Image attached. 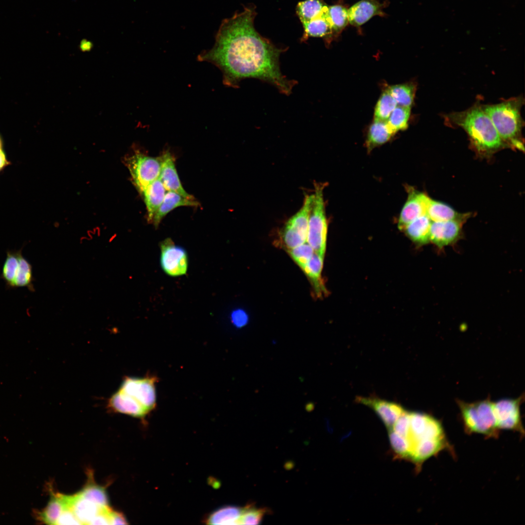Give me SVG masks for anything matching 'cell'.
I'll return each instance as SVG.
<instances>
[{"mask_svg": "<svg viewBox=\"0 0 525 525\" xmlns=\"http://www.w3.org/2000/svg\"><path fill=\"white\" fill-rule=\"evenodd\" d=\"M348 10L338 4L328 6L326 16L332 27L333 36L340 33L349 23Z\"/></svg>", "mask_w": 525, "mask_h": 525, "instance_id": "f546056e", "label": "cell"}, {"mask_svg": "<svg viewBox=\"0 0 525 525\" xmlns=\"http://www.w3.org/2000/svg\"><path fill=\"white\" fill-rule=\"evenodd\" d=\"M432 221L426 214L409 223L403 229L414 242L423 245L430 241V229Z\"/></svg>", "mask_w": 525, "mask_h": 525, "instance_id": "603a6c76", "label": "cell"}, {"mask_svg": "<svg viewBox=\"0 0 525 525\" xmlns=\"http://www.w3.org/2000/svg\"><path fill=\"white\" fill-rule=\"evenodd\" d=\"M64 495L67 505L82 525H89L93 518L105 508L99 506L79 493L70 496Z\"/></svg>", "mask_w": 525, "mask_h": 525, "instance_id": "ac0fdd59", "label": "cell"}, {"mask_svg": "<svg viewBox=\"0 0 525 525\" xmlns=\"http://www.w3.org/2000/svg\"><path fill=\"white\" fill-rule=\"evenodd\" d=\"M327 8L321 15L302 23L304 31L301 41H305L311 37H315L323 38L327 44L330 43L332 39L333 34L326 16Z\"/></svg>", "mask_w": 525, "mask_h": 525, "instance_id": "ffe728a7", "label": "cell"}, {"mask_svg": "<svg viewBox=\"0 0 525 525\" xmlns=\"http://www.w3.org/2000/svg\"><path fill=\"white\" fill-rule=\"evenodd\" d=\"M397 104L387 89L383 92L375 107V120L386 121Z\"/></svg>", "mask_w": 525, "mask_h": 525, "instance_id": "836d02e7", "label": "cell"}, {"mask_svg": "<svg viewBox=\"0 0 525 525\" xmlns=\"http://www.w3.org/2000/svg\"><path fill=\"white\" fill-rule=\"evenodd\" d=\"M410 112L411 107L401 105H397L391 112L386 122L395 134L407 128Z\"/></svg>", "mask_w": 525, "mask_h": 525, "instance_id": "d6a6232c", "label": "cell"}, {"mask_svg": "<svg viewBox=\"0 0 525 525\" xmlns=\"http://www.w3.org/2000/svg\"><path fill=\"white\" fill-rule=\"evenodd\" d=\"M524 395L516 399H503L493 402V409L498 429L516 431L524 433L520 405Z\"/></svg>", "mask_w": 525, "mask_h": 525, "instance_id": "8fae6325", "label": "cell"}, {"mask_svg": "<svg viewBox=\"0 0 525 525\" xmlns=\"http://www.w3.org/2000/svg\"><path fill=\"white\" fill-rule=\"evenodd\" d=\"M463 221H432L430 241L439 249L454 243L460 236Z\"/></svg>", "mask_w": 525, "mask_h": 525, "instance_id": "7c38bea8", "label": "cell"}, {"mask_svg": "<svg viewBox=\"0 0 525 525\" xmlns=\"http://www.w3.org/2000/svg\"><path fill=\"white\" fill-rule=\"evenodd\" d=\"M199 202L196 199L186 198L181 195L173 192L167 191L164 200L156 212L152 223L157 228L162 219L171 211L181 206L198 207Z\"/></svg>", "mask_w": 525, "mask_h": 525, "instance_id": "7402d4cb", "label": "cell"}, {"mask_svg": "<svg viewBox=\"0 0 525 525\" xmlns=\"http://www.w3.org/2000/svg\"><path fill=\"white\" fill-rule=\"evenodd\" d=\"M314 194L306 195L300 209L285 223L280 236L288 250L307 242L309 213Z\"/></svg>", "mask_w": 525, "mask_h": 525, "instance_id": "ba28073f", "label": "cell"}, {"mask_svg": "<svg viewBox=\"0 0 525 525\" xmlns=\"http://www.w3.org/2000/svg\"><path fill=\"white\" fill-rule=\"evenodd\" d=\"M231 320L236 327H241L245 325L247 318L243 311L236 310L231 314Z\"/></svg>", "mask_w": 525, "mask_h": 525, "instance_id": "b9f144b4", "label": "cell"}, {"mask_svg": "<svg viewBox=\"0 0 525 525\" xmlns=\"http://www.w3.org/2000/svg\"><path fill=\"white\" fill-rule=\"evenodd\" d=\"M167 192L158 178L149 184L141 192L147 209L149 222L152 223L154 217L162 204Z\"/></svg>", "mask_w": 525, "mask_h": 525, "instance_id": "44dd1931", "label": "cell"}, {"mask_svg": "<svg viewBox=\"0 0 525 525\" xmlns=\"http://www.w3.org/2000/svg\"><path fill=\"white\" fill-rule=\"evenodd\" d=\"M389 438L391 445L396 454L402 457L408 458L410 447L407 439L391 430H389Z\"/></svg>", "mask_w": 525, "mask_h": 525, "instance_id": "74e56055", "label": "cell"}, {"mask_svg": "<svg viewBox=\"0 0 525 525\" xmlns=\"http://www.w3.org/2000/svg\"><path fill=\"white\" fill-rule=\"evenodd\" d=\"M308 220L307 242L314 252L324 258L326 248L327 221L323 198L325 185L315 183Z\"/></svg>", "mask_w": 525, "mask_h": 525, "instance_id": "5b68a950", "label": "cell"}, {"mask_svg": "<svg viewBox=\"0 0 525 525\" xmlns=\"http://www.w3.org/2000/svg\"><path fill=\"white\" fill-rule=\"evenodd\" d=\"M7 164L5 156L2 151L0 150V170L3 168Z\"/></svg>", "mask_w": 525, "mask_h": 525, "instance_id": "f6af8a7d", "label": "cell"}, {"mask_svg": "<svg viewBox=\"0 0 525 525\" xmlns=\"http://www.w3.org/2000/svg\"><path fill=\"white\" fill-rule=\"evenodd\" d=\"M110 525H126L128 524L121 514L111 510L110 514Z\"/></svg>", "mask_w": 525, "mask_h": 525, "instance_id": "7bdbcfd3", "label": "cell"}, {"mask_svg": "<svg viewBox=\"0 0 525 525\" xmlns=\"http://www.w3.org/2000/svg\"><path fill=\"white\" fill-rule=\"evenodd\" d=\"M157 377L152 375L142 378L125 377L118 389L137 401L149 412L157 404Z\"/></svg>", "mask_w": 525, "mask_h": 525, "instance_id": "9c48e42d", "label": "cell"}, {"mask_svg": "<svg viewBox=\"0 0 525 525\" xmlns=\"http://www.w3.org/2000/svg\"><path fill=\"white\" fill-rule=\"evenodd\" d=\"M398 105L411 107L414 102L416 88L412 83L398 84L387 89Z\"/></svg>", "mask_w": 525, "mask_h": 525, "instance_id": "4dcf8cb0", "label": "cell"}, {"mask_svg": "<svg viewBox=\"0 0 525 525\" xmlns=\"http://www.w3.org/2000/svg\"><path fill=\"white\" fill-rule=\"evenodd\" d=\"M125 163L133 183L140 193L159 178L161 166L160 156L151 157L137 151L125 158Z\"/></svg>", "mask_w": 525, "mask_h": 525, "instance_id": "52a82bcc", "label": "cell"}, {"mask_svg": "<svg viewBox=\"0 0 525 525\" xmlns=\"http://www.w3.org/2000/svg\"><path fill=\"white\" fill-rule=\"evenodd\" d=\"M108 407L115 412L143 418L149 412L137 401L118 389L109 398Z\"/></svg>", "mask_w": 525, "mask_h": 525, "instance_id": "2e32d148", "label": "cell"}, {"mask_svg": "<svg viewBox=\"0 0 525 525\" xmlns=\"http://www.w3.org/2000/svg\"><path fill=\"white\" fill-rule=\"evenodd\" d=\"M66 501V500H65ZM67 504V503H66ZM57 525H82L67 504L56 523Z\"/></svg>", "mask_w": 525, "mask_h": 525, "instance_id": "ab89813d", "label": "cell"}, {"mask_svg": "<svg viewBox=\"0 0 525 525\" xmlns=\"http://www.w3.org/2000/svg\"><path fill=\"white\" fill-rule=\"evenodd\" d=\"M160 157L161 166L159 178L166 190L175 192L188 199H195L186 192L181 185L171 153L168 150L164 151Z\"/></svg>", "mask_w": 525, "mask_h": 525, "instance_id": "9a60e30c", "label": "cell"}, {"mask_svg": "<svg viewBox=\"0 0 525 525\" xmlns=\"http://www.w3.org/2000/svg\"><path fill=\"white\" fill-rule=\"evenodd\" d=\"M524 98L520 96L494 105H481L505 145L524 149L522 132L525 122L521 110Z\"/></svg>", "mask_w": 525, "mask_h": 525, "instance_id": "3957f363", "label": "cell"}, {"mask_svg": "<svg viewBox=\"0 0 525 525\" xmlns=\"http://www.w3.org/2000/svg\"><path fill=\"white\" fill-rule=\"evenodd\" d=\"M394 134L386 121L374 120L369 128L366 142L368 152L386 143Z\"/></svg>", "mask_w": 525, "mask_h": 525, "instance_id": "cb8c5ba5", "label": "cell"}, {"mask_svg": "<svg viewBox=\"0 0 525 525\" xmlns=\"http://www.w3.org/2000/svg\"><path fill=\"white\" fill-rule=\"evenodd\" d=\"M426 214L432 221L464 220L467 215L458 213L445 203L431 198L427 206Z\"/></svg>", "mask_w": 525, "mask_h": 525, "instance_id": "d4e9b609", "label": "cell"}, {"mask_svg": "<svg viewBox=\"0 0 525 525\" xmlns=\"http://www.w3.org/2000/svg\"><path fill=\"white\" fill-rule=\"evenodd\" d=\"M463 423L467 432L481 434L489 437L498 435L493 402L488 397L483 400L468 402L458 400Z\"/></svg>", "mask_w": 525, "mask_h": 525, "instance_id": "277c9868", "label": "cell"}, {"mask_svg": "<svg viewBox=\"0 0 525 525\" xmlns=\"http://www.w3.org/2000/svg\"><path fill=\"white\" fill-rule=\"evenodd\" d=\"M66 504L64 495L51 493L50 500L44 508L41 510H33V517L39 523L47 525H56Z\"/></svg>", "mask_w": 525, "mask_h": 525, "instance_id": "d6986e66", "label": "cell"}, {"mask_svg": "<svg viewBox=\"0 0 525 525\" xmlns=\"http://www.w3.org/2000/svg\"><path fill=\"white\" fill-rule=\"evenodd\" d=\"M1 146H2V142H1V139L0 138V150H1Z\"/></svg>", "mask_w": 525, "mask_h": 525, "instance_id": "bcb514c9", "label": "cell"}, {"mask_svg": "<svg viewBox=\"0 0 525 525\" xmlns=\"http://www.w3.org/2000/svg\"><path fill=\"white\" fill-rule=\"evenodd\" d=\"M324 258L314 252L303 270L311 280L317 294H321L324 288L321 279Z\"/></svg>", "mask_w": 525, "mask_h": 525, "instance_id": "f1b7e54d", "label": "cell"}, {"mask_svg": "<svg viewBox=\"0 0 525 525\" xmlns=\"http://www.w3.org/2000/svg\"><path fill=\"white\" fill-rule=\"evenodd\" d=\"M243 508L228 506L213 512L207 519L210 525H239Z\"/></svg>", "mask_w": 525, "mask_h": 525, "instance_id": "484cf974", "label": "cell"}, {"mask_svg": "<svg viewBox=\"0 0 525 525\" xmlns=\"http://www.w3.org/2000/svg\"><path fill=\"white\" fill-rule=\"evenodd\" d=\"M327 7L322 0H304L297 4L296 12L302 24L321 15Z\"/></svg>", "mask_w": 525, "mask_h": 525, "instance_id": "83f0119b", "label": "cell"}, {"mask_svg": "<svg viewBox=\"0 0 525 525\" xmlns=\"http://www.w3.org/2000/svg\"><path fill=\"white\" fill-rule=\"evenodd\" d=\"M35 279L31 264L22 255V249L18 255V265L12 288L25 287L31 292L35 291L33 283Z\"/></svg>", "mask_w": 525, "mask_h": 525, "instance_id": "4316f807", "label": "cell"}, {"mask_svg": "<svg viewBox=\"0 0 525 525\" xmlns=\"http://www.w3.org/2000/svg\"><path fill=\"white\" fill-rule=\"evenodd\" d=\"M92 48V44L87 40L82 41L80 45V50L83 52H87L90 51Z\"/></svg>", "mask_w": 525, "mask_h": 525, "instance_id": "ee69618b", "label": "cell"}, {"mask_svg": "<svg viewBox=\"0 0 525 525\" xmlns=\"http://www.w3.org/2000/svg\"><path fill=\"white\" fill-rule=\"evenodd\" d=\"M22 249L7 250L0 278L8 288H12L18 265V255Z\"/></svg>", "mask_w": 525, "mask_h": 525, "instance_id": "1f68e13d", "label": "cell"}, {"mask_svg": "<svg viewBox=\"0 0 525 525\" xmlns=\"http://www.w3.org/2000/svg\"><path fill=\"white\" fill-rule=\"evenodd\" d=\"M292 259L303 270L314 253L312 247L306 242L292 249L288 250Z\"/></svg>", "mask_w": 525, "mask_h": 525, "instance_id": "8d00e7d4", "label": "cell"}, {"mask_svg": "<svg viewBox=\"0 0 525 525\" xmlns=\"http://www.w3.org/2000/svg\"><path fill=\"white\" fill-rule=\"evenodd\" d=\"M159 246L160 263L163 271L171 277L185 274L188 266V257L186 250L176 245L170 238L161 242Z\"/></svg>", "mask_w": 525, "mask_h": 525, "instance_id": "30bf717a", "label": "cell"}, {"mask_svg": "<svg viewBox=\"0 0 525 525\" xmlns=\"http://www.w3.org/2000/svg\"><path fill=\"white\" fill-rule=\"evenodd\" d=\"M408 196L399 219L398 227L401 230L417 218L426 214L430 198L423 192L411 188Z\"/></svg>", "mask_w": 525, "mask_h": 525, "instance_id": "4fadbf2b", "label": "cell"}, {"mask_svg": "<svg viewBox=\"0 0 525 525\" xmlns=\"http://www.w3.org/2000/svg\"><path fill=\"white\" fill-rule=\"evenodd\" d=\"M79 493L101 507H108L106 494L105 489L101 486L90 484L85 487Z\"/></svg>", "mask_w": 525, "mask_h": 525, "instance_id": "d590c367", "label": "cell"}, {"mask_svg": "<svg viewBox=\"0 0 525 525\" xmlns=\"http://www.w3.org/2000/svg\"><path fill=\"white\" fill-rule=\"evenodd\" d=\"M444 118L447 125L463 128L471 144L480 152L490 153L505 146L481 105L445 115Z\"/></svg>", "mask_w": 525, "mask_h": 525, "instance_id": "7a4b0ae2", "label": "cell"}, {"mask_svg": "<svg viewBox=\"0 0 525 525\" xmlns=\"http://www.w3.org/2000/svg\"><path fill=\"white\" fill-rule=\"evenodd\" d=\"M268 509L265 508H256L252 503H249L243 508L239 524H260L264 515L268 513Z\"/></svg>", "mask_w": 525, "mask_h": 525, "instance_id": "e575fe53", "label": "cell"}, {"mask_svg": "<svg viewBox=\"0 0 525 525\" xmlns=\"http://www.w3.org/2000/svg\"><path fill=\"white\" fill-rule=\"evenodd\" d=\"M383 5L377 0H361L348 10L349 22L359 27L375 16H382Z\"/></svg>", "mask_w": 525, "mask_h": 525, "instance_id": "e0dca14e", "label": "cell"}, {"mask_svg": "<svg viewBox=\"0 0 525 525\" xmlns=\"http://www.w3.org/2000/svg\"><path fill=\"white\" fill-rule=\"evenodd\" d=\"M110 511L108 507L104 508L93 518L89 525H110Z\"/></svg>", "mask_w": 525, "mask_h": 525, "instance_id": "60d3db41", "label": "cell"}, {"mask_svg": "<svg viewBox=\"0 0 525 525\" xmlns=\"http://www.w3.org/2000/svg\"><path fill=\"white\" fill-rule=\"evenodd\" d=\"M256 15L252 5L223 20L213 46L199 54L198 60L217 67L227 86L237 88L241 80L256 78L289 95L297 81L287 79L281 72L280 57L286 49L278 48L256 31Z\"/></svg>", "mask_w": 525, "mask_h": 525, "instance_id": "6da1fadb", "label": "cell"}, {"mask_svg": "<svg viewBox=\"0 0 525 525\" xmlns=\"http://www.w3.org/2000/svg\"><path fill=\"white\" fill-rule=\"evenodd\" d=\"M409 427L406 438L410 447L409 458L417 445L428 440H446L440 422L427 414L409 412Z\"/></svg>", "mask_w": 525, "mask_h": 525, "instance_id": "8992f818", "label": "cell"}, {"mask_svg": "<svg viewBox=\"0 0 525 525\" xmlns=\"http://www.w3.org/2000/svg\"><path fill=\"white\" fill-rule=\"evenodd\" d=\"M355 401L372 408L389 429L405 411L397 403L377 398L357 397Z\"/></svg>", "mask_w": 525, "mask_h": 525, "instance_id": "5bb4252c", "label": "cell"}, {"mask_svg": "<svg viewBox=\"0 0 525 525\" xmlns=\"http://www.w3.org/2000/svg\"><path fill=\"white\" fill-rule=\"evenodd\" d=\"M409 427V412L405 410L389 430L393 431L406 438L408 433Z\"/></svg>", "mask_w": 525, "mask_h": 525, "instance_id": "f35d334b", "label": "cell"}]
</instances>
